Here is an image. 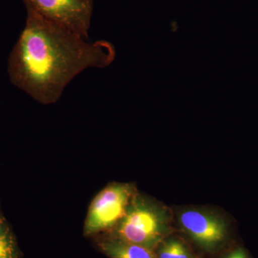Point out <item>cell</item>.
<instances>
[{
  "mask_svg": "<svg viewBox=\"0 0 258 258\" xmlns=\"http://www.w3.org/2000/svg\"><path fill=\"white\" fill-rule=\"evenodd\" d=\"M31 10L47 20L62 25L85 39L92 18L93 0H23Z\"/></svg>",
  "mask_w": 258,
  "mask_h": 258,
  "instance_id": "cell-5",
  "label": "cell"
},
{
  "mask_svg": "<svg viewBox=\"0 0 258 258\" xmlns=\"http://www.w3.org/2000/svg\"><path fill=\"white\" fill-rule=\"evenodd\" d=\"M98 246L109 258H157L155 250L115 237L100 241Z\"/></svg>",
  "mask_w": 258,
  "mask_h": 258,
  "instance_id": "cell-6",
  "label": "cell"
},
{
  "mask_svg": "<svg viewBox=\"0 0 258 258\" xmlns=\"http://www.w3.org/2000/svg\"><path fill=\"white\" fill-rule=\"evenodd\" d=\"M178 222L183 232L204 252H221L231 242L229 222L215 212L200 208H186L178 214Z\"/></svg>",
  "mask_w": 258,
  "mask_h": 258,
  "instance_id": "cell-3",
  "label": "cell"
},
{
  "mask_svg": "<svg viewBox=\"0 0 258 258\" xmlns=\"http://www.w3.org/2000/svg\"><path fill=\"white\" fill-rule=\"evenodd\" d=\"M2 217H3V215H2L1 210H0V218H1Z\"/></svg>",
  "mask_w": 258,
  "mask_h": 258,
  "instance_id": "cell-10",
  "label": "cell"
},
{
  "mask_svg": "<svg viewBox=\"0 0 258 258\" xmlns=\"http://www.w3.org/2000/svg\"><path fill=\"white\" fill-rule=\"evenodd\" d=\"M195 258H203V257H201V256H198V257Z\"/></svg>",
  "mask_w": 258,
  "mask_h": 258,
  "instance_id": "cell-11",
  "label": "cell"
},
{
  "mask_svg": "<svg viewBox=\"0 0 258 258\" xmlns=\"http://www.w3.org/2000/svg\"><path fill=\"white\" fill-rule=\"evenodd\" d=\"M171 232L170 217L166 209L136 193L115 225L114 237L156 250Z\"/></svg>",
  "mask_w": 258,
  "mask_h": 258,
  "instance_id": "cell-2",
  "label": "cell"
},
{
  "mask_svg": "<svg viewBox=\"0 0 258 258\" xmlns=\"http://www.w3.org/2000/svg\"><path fill=\"white\" fill-rule=\"evenodd\" d=\"M155 251L157 258H195L198 256L182 240L170 235L159 244Z\"/></svg>",
  "mask_w": 258,
  "mask_h": 258,
  "instance_id": "cell-7",
  "label": "cell"
},
{
  "mask_svg": "<svg viewBox=\"0 0 258 258\" xmlns=\"http://www.w3.org/2000/svg\"><path fill=\"white\" fill-rule=\"evenodd\" d=\"M221 258H252L250 252L240 244L230 246Z\"/></svg>",
  "mask_w": 258,
  "mask_h": 258,
  "instance_id": "cell-9",
  "label": "cell"
},
{
  "mask_svg": "<svg viewBox=\"0 0 258 258\" xmlns=\"http://www.w3.org/2000/svg\"><path fill=\"white\" fill-rule=\"evenodd\" d=\"M26 25L8 62L11 82L43 105L55 103L75 77L90 68L105 69L115 58L106 40L93 42L27 10Z\"/></svg>",
  "mask_w": 258,
  "mask_h": 258,
  "instance_id": "cell-1",
  "label": "cell"
},
{
  "mask_svg": "<svg viewBox=\"0 0 258 258\" xmlns=\"http://www.w3.org/2000/svg\"><path fill=\"white\" fill-rule=\"evenodd\" d=\"M0 258H21L14 233L3 216L0 218Z\"/></svg>",
  "mask_w": 258,
  "mask_h": 258,
  "instance_id": "cell-8",
  "label": "cell"
},
{
  "mask_svg": "<svg viewBox=\"0 0 258 258\" xmlns=\"http://www.w3.org/2000/svg\"><path fill=\"white\" fill-rule=\"evenodd\" d=\"M136 193L134 185L128 183L107 185L91 202L83 228L84 235L93 236L115 227Z\"/></svg>",
  "mask_w": 258,
  "mask_h": 258,
  "instance_id": "cell-4",
  "label": "cell"
}]
</instances>
